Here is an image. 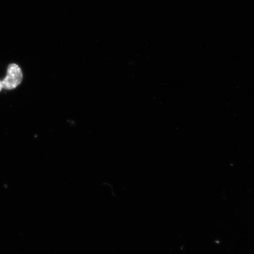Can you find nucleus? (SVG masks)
<instances>
[{
    "label": "nucleus",
    "instance_id": "nucleus-1",
    "mask_svg": "<svg viewBox=\"0 0 254 254\" xmlns=\"http://www.w3.org/2000/svg\"><path fill=\"white\" fill-rule=\"evenodd\" d=\"M23 79V72L20 66L15 63L10 64L8 66L5 77L1 81L3 89L13 90L21 83Z\"/></svg>",
    "mask_w": 254,
    "mask_h": 254
},
{
    "label": "nucleus",
    "instance_id": "nucleus-2",
    "mask_svg": "<svg viewBox=\"0 0 254 254\" xmlns=\"http://www.w3.org/2000/svg\"><path fill=\"white\" fill-rule=\"evenodd\" d=\"M3 89L2 81L0 80V91H1Z\"/></svg>",
    "mask_w": 254,
    "mask_h": 254
}]
</instances>
